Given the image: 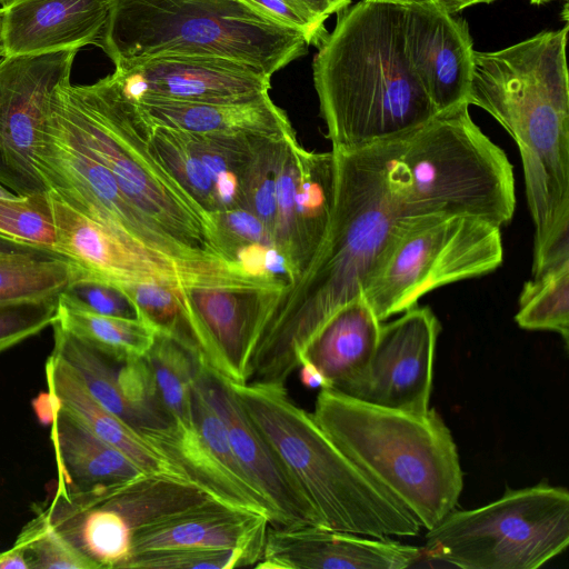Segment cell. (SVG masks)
Instances as JSON below:
<instances>
[{
  "mask_svg": "<svg viewBox=\"0 0 569 569\" xmlns=\"http://www.w3.org/2000/svg\"><path fill=\"white\" fill-rule=\"evenodd\" d=\"M331 150L336 193L327 234L293 282L259 292L247 383L286 385L326 321L362 297L365 282L399 219L386 181L390 140Z\"/></svg>",
  "mask_w": 569,
  "mask_h": 569,
  "instance_id": "6da1fadb",
  "label": "cell"
},
{
  "mask_svg": "<svg viewBox=\"0 0 569 569\" xmlns=\"http://www.w3.org/2000/svg\"><path fill=\"white\" fill-rule=\"evenodd\" d=\"M403 6L360 0L338 12L312 62L320 116L332 148L402 136L437 114L403 41Z\"/></svg>",
  "mask_w": 569,
  "mask_h": 569,
  "instance_id": "7a4b0ae2",
  "label": "cell"
},
{
  "mask_svg": "<svg viewBox=\"0 0 569 569\" xmlns=\"http://www.w3.org/2000/svg\"><path fill=\"white\" fill-rule=\"evenodd\" d=\"M52 106L114 177L126 198L194 260L227 258L210 213L153 154L151 123L109 76L90 84L59 83Z\"/></svg>",
  "mask_w": 569,
  "mask_h": 569,
  "instance_id": "3957f363",
  "label": "cell"
},
{
  "mask_svg": "<svg viewBox=\"0 0 569 569\" xmlns=\"http://www.w3.org/2000/svg\"><path fill=\"white\" fill-rule=\"evenodd\" d=\"M330 440L427 530L458 503L463 476L452 435L432 409L413 415L321 388L311 412Z\"/></svg>",
  "mask_w": 569,
  "mask_h": 569,
  "instance_id": "277c9868",
  "label": "cell"
},
{
  "mask_svg": "<svg viewBox=\"0 0 569 569\" xmlns=\"http://www.w3.org/2000/svg\"><path fill=\"white\" fill-rule=\"evenodd\" d=\"M386 181L399 219L468 216L501 228L516 209L512 164L467 103L390 139Z\"/></svg>",
  "mask_w": 569,
  "mask_h": 569,
  "instance_id": "5b68a950",
  "label": "cell"
},
{
  "mask_svg": "<svg viewBox=\"0 0 569 569\" xmlns=\"http://www.w3.org/2000/svg\"><path fill=\"white\" fill-rule=\"evenodd\" d=\"M229 383L322 527L373 538L420 533L417 518L330 440L286 385Z\"/></svg>",
  "mask_w": 569,
  "mask_h": 569,
  "instance_id": "8992f818",
  "label": "cell"
},
{
  "mask_svg": "<svg viewBox=\"0 0 569 569\" xmlns=\"http://www.w3.org/2000/svg\"><path fill=\"white\" fill-rule=\"evenodd\" d=\"M113 64L212 57L270 78L308 52L305 36L242 0H111L98 46Z\"/></svg>",
  "mask_w": 569,
  "mask_h": 569,
  "instance_id": "52a82bcc",
  "label": "cell"
},
{
  "mask_svg": "<svg viewBox=\"0 0 569 569\" xmlns=\"http://www.w3.org/2000/svg\"><path fill=\"white\" fill-rule=\"evenodd\" d=\"M568 29L473 52L468 104L503 127L526 163L551 161L569 147Z\"/></svg>",
  "mask_w": 569,
  "mask_h": 569,
  "instance_id": "ba28073f",
  "label": "cell"
},
{
  "mask_svg": "<svg viewBox=\"0 0 569 569\" xmlns=\"http://www.w3.org/2000/svg\"><path fill=\"white\" fill-rule=\"evenodd\" d=\"M503 259L501 228L468 216L400 218L362 288L382 322L431 290L487 274Z\"/></svg>",
  "mask_w": 569,
  "mask_h": 569,
  "instance_id": "9c48e42d",
  "label": "cell"
},
{
  "mask_svg": "<svg viewBox=\"0 0 569 569\" xmlns=\"http://www.w3.org/2000/svg\"><path fill=\"white\" fill-rule=\"evenodd\" d=\"M569 543V493L547 482L452 510L427 530L422 552L462 569H536Z\"/></svg>",
  "mask_w": 569,
  "mask_h": 569,
  "instance_id": "30bf717a",
  "label": "cell"
},
{
  "mask_svg": "<svg viewBox=\"0 0 569 569\" xmlns=\"http://www.w3.org/2000/svg\"><path fill=\"white\" fill-rule=\"evenodd\" d=\"M34 168L47 187L74 210L102 224L128 244L179 263L224 272H242L238 263L194 260L148 220L122 193L114 177L87 148L52 106L33 153Z\"/></svg>",
  "mask_w": 569,
  "mask_h": 569,
  "instance_id": "8fae6325",
  "label": "cell"
},
{
  "mask_svg": "<svg viewBox=\"0 0 569 569\" xmlns=\"http://www.w3.org/2000/svg\"><path fill=\"white\" fill-rule=\"evenodd\" d=\"M48 193L54 224L52 249L72 260L89 277L116 287L154 283L177 290L226 288L262 291L271 288L268 279L186 266L132 247L71 208L52 191Z\"/></svg>",
  "mask_w": 569,
  "mask_h": 569,
  "instance_id": "7c38bea8",
  "label": "cell"
},
{
  "mask_svg": "<svg viewBox=\"0 0 569 569\" xmlns=\"http://www.w3.org/2000/svg\"><path fill=\"white\" fill-rule=\"evenodd\" d=\"M211 497L193 483L158 475L78 492L68 507L71 533L93 558L121 565L141 528ZM213 499V498H212Z\"/></svg>",
  "mask_w": 569,
  "mask_h": 569,
  "instance_id": "4fadbf2b",
  "label": "cell"
},
{
  "mask_svg": "<svg viewBox=\"0 0 569 569\" xmlns=\"http://www.w3.org/2000/svg\"><path fill=\"white\" fill-rule=\"evenodd\" d=\"M78 50L0 58V184L18 194L47 192L33 153L56 87L71 79Z\"/></svg>",
  "mask_w": 569,
  "mask_h": 569,
  "instance_id": "5bb4252c",
  "label": "cell"
},
{
  "mask_svg": "<svg viewBox=\"0 0 569 569\" xmlns=\"http://www.w3.org/2000/svg\"><path fill=\"white\" fill-rule=\"evenodd\" d=\"M440 329L433 311L417 305L396 320L381 323L376 348L365 370L333 390L377 407L427 413Z\"/></svg>",
  "mask_w": 569,
  "mask_h": 569,
  "instance_id": "9a60e30c",
  "label": "cell"
},
{
  "mask_svg": "<svg viewBox=\"0 0 569 569\" xmlns=\"http://www.w3.org/2000/svg\"><path fill=\"white\" fill-rule=\"evenodd\" d=\"M110 77L133 102L229 103L268 94L271 88V78L258 69L212 57L162 56L120 63Z\"/></svg>",
  "mask_w": 569,
  "mask_h": 569,
  "instance_id": "2e32d148",
  "label": "cell"
},
{
  "mask_svg": "<svg viewBox=\"0 0 569 569\" xmlns=\"http://www.w3.org/2000/svg\"><path fill=\"white\" fill-rule=\"evenodd\" d=\"M196 385L223 421L242 471L271 508L270 526H321L316 510L253 425L229 381L199 360Z\"/></svg>",
  "mask_w": 569,
  "mask_h": 569,
  "instance_id": "e0dca14e",
  "label": "cell"
},
{
  "mask_svg": "<svg viewBox=\"0 0 569 569\" xmlns=\"http://www.w3.org/2000/svg\"><path fill=\"white\" fill-rule=\"evenodd\" d=\"M402 28L410 67L437 113L468 104L475 49L467 21L428 1L403 6Z\"/></svg>",
  "mask_w": 569,
  "mask_h": 569,
  "instance_id": "ac0fdd59",
  "label": "cell"
},
{
  "mask_svg": "<svg viewBox=\"0 0 569 569\" xmlns=\"http://www.w3.org/2000/svg\"><path fill=\"white\" fill-rule=\"evenodd\" d=\"M422 548L321 526H268L258 569H405Z\"/></svg>",
  "mask_w": 569,
  "mask_h": 569,
  "instance_id": "d6986e66",
  "label": "cell"
},
{
  "mask_svg": "<svg viewBox=\"0 0 569 569\" xmlns=\"http://www.w3.org/2000/svg\"><path fill=\"white\" fill-rule=\"evenodd\" d=\"M111 0H13L0 7L2 57L98 46Z\"/></svg>",
  "mask_w": 569,
  "mask_h": 569,
  "instance_id": "ffe728a7",
  "label": "cell"
},
{
  "mask_svg": "<svg viewBox=\"0 0 569 569\" xmlns=\"http://www.w3.org/2000/svg\"><path fill=\"white\" fill-rule=\"evenodd\" d=\"M268 526L263 516L210 498L138 530L130 558L159 549L243 547L264 539Z\"/></svg>",
  "mask_w": 569,
  "mask_h": 569,
  "instance_id": "44dd1931",
  "label": "cell"
},
{
  "mask_svg": "<svg viewBox=\"0 0 569 569\" xmlns=\"http://www.w3.org/2000/svg\"><path fill=\"white\" fill-rule=\"evenodd\" d=\"M143 438L193 483L211 498L232 508L266 517L273 513L256 487L243 476L230 470L203 442L194 425L186 427L172 421L164 428L140 432Z\"/></svg>",
  "mask_w": 569,
  "mask_h": 569,
  "instance_id": "7402d4cb",
  "label": "cell"
},
{
  "mask_svg": "<svg viewBox=\"0 0 569 569\" xmlns=\"http://www.w3.org/2000/svg\"><path fill=\"white\" fill-rule=\"evenodd\" d=\"M259 292L226 288L188 291L206 336L200 360L232 383L247 382V353Z\"/></svg>",
  "mask_w": 569,
  "mask_h": 569,
  "instance_id": "603a6c76",
  "label": "cell"
},
{
  "mask_svg": "<svg viewBox=\"0 0 569 569\" xmlns=\"http://www.w3.org/2000/svg\"><path fill=\"white\" fill-rule=\"evenodd\" d=\"M159 126L199 134L292 137L296 132L268 94L229 103H191L160 99L136 102Z\"/></svg>",
  "mask_w": 569,
  "mask_h": 569,
  "instance_id": "cb8c5ba5",
  "label": "cell"
},
{
  "mask_svg": "<svg viewBox=\"0 0 569 569\" xmlns=\"http://www.w3.org/2000/svg\"><path fill=\"white\" fill-rule=\"evenodd\" d=\"M44 376L52 406L67 411L97 437L121 450L146 473L186 480L179 469L138 430L100 405L62 359L51 353L44 366Z\"/></svg>",
  "mask_w": 569,
  "mask_h": 569,
  "instance_id": "d4e9b609",
  "label": "cell"
},
{
  "mask_svg": "<svg viewBox=\"0 0 569 569\" xmlns=\"http://www.w3.org/2000/svg\"><path fill=\"white\" fill-rule=\"evenodd\" d=\"M51 407L50 440L58 473L56 490L114 486L146 473L126 453L97 437L67 411Z\"/></svg>",
  "mask_w": 569,
  "mask_h": 569,
  "instance_id": "484cf974",
  "label": "cell"
},
{
  "mask_svg": "<svg viewBox=\"0 0 569 569\" xmlns=\"http://www.w3.org/2000/svg\"><path fill=\"white\" fill-rule=\"evenodd\" d=\"M381 323L362 297L355 299L326 321L300 361L306 359L316 367L325 380V388L337 389L365 370L376 348Z\"/></svg>",
  "mask_w": 569,
  "mask_h": 569,
  "instance_id": "4316f807",
  "label": "cell"
},
{
  "mask_svg": "<svg viewBox=\"0 0 569 569\" xmlns=\"http://www.w3.org/2000/svg\"><path fill=\"white\" fill-rule=\"evenodd\" d=\"M295 233L289 260V283L307 268L321 246L331 220L336 193L333 151L313 152L298 142Z\"/></svg>",
  "mask_w": 569,
  "mask_h": 569,
  "instance_id": "83f0119b",
  "label": "cell"
},
{
  "mask_svg": "<svg viewBox=\"0 0 569 569\" xmlns=\"http://www.w3.org/2000/svg\"><path fill=\"white\" fill-rule=\"evenodd\" d=\"M84 276L78 264L53 250L0 252V305L58 299Z\"/></svg>",
  "mask_w": 569,
  "mask_h": 569,
  "instance_id": "f1b7e54d",
  "label": "cell"
},
{
  "mask_svg": "<svg viewBox=\"0 0 569 569\" xmlns=\"http://www.w3.org/2000/svg\"><path fill=\"white\" fill-rule=\"evenodd\" d=\"M54 322L94 349L121 362L144 357L156 338L154 329L139 318L87 311L60 298Z\"/></svg>",
  "mask_w": 569,
  "mask_h": 569,
  "instance_id": "f546056e",
  "label": "cell"
},
{
  "mask_svg": "<svg viewBox=\"0 0 569 569\" xmlns=\"http://www.w3.org/2000/svg\"><path fill=\"white\" fill-rule=\"evenodd\" d=\"M144 359L172 421L193 426L192 390L199 357L171 337L156 335Z\"/></svg>",
  "mask_w": 569,
  "mask_h": 569,
  "instance_id": "4dcf8cb0",
  "label": "cell"
},
{
  "mask_svg": "<svg viewBox=\"0 0 569 569\" xmlns=\"http://www.w3.org/2000/svg\"><path fill=\"white\" fill-rule=\"evenodd\" d=\"M515 320L526 330L553 331L568 346L569 260L550 264L525 282Z\"/></svg>",
  "mask_w": 569,
  "mask_h": 569,
  "instance_id": "1f68e13d",
  "label": "cell"
},
{
  "mask_svg": "<svg viewBox=\"0 0 569 569\" xmlns=\"http://www.w3.org/2000/svg\"><path fill=\"white\" fill-rule=\"evenodd\" d=\"M292 137H260L238 173L241 207L258 217L269 230L276 213V189L286 142Z\"/></svg>",
  "mask_w": 569,
  "mask_h": 569,
  "instance_id": "d6a6232c",
  "label": "cell"
},
{
  "mask_svg": "<svg viewBox=\"0 0 569 569\" xmlns=\"http://www.w3.org/2000/svg\"><path fill=\"white\" fill-rule=\"evenodd\" d=\"M150 123L149 143L153 154L209 213L214 211L213 180L192 149L188 134Z\"/></svg>",
  "mask_w": 569,
  "mask_h": 569,
  "instance_id": "836d02e7",
  "label": "cell"
},
{
  "mask_svg": "<svg viewBox=\"0 0 569 569\" xmlns=\"http://www.w3.org/2000/svg\"><path fill=\"white\" fill-rule=\"evenodd\" d=\"M264 539L237 548H177L133 555L124 569H234L256 566Z\"/></svg>",
  "mask_w": 569,
  "mask_h": 569,
  "instance_id": "e575fe53",
  "label": "cell"
},
{
  "mask_svg": "<svg viewBox=\"0 0 569 569\" xmlns=\"http://www.w3.org/2000/svg\"><path fill=\"white\" fill-rule=\"evenodd\" d=\"M0 234L52 249L54 224L48 191L18 194L0 184Z\"/></svg>",
  "mask_w": 569,
  "mask_h": 569,
  "instance_id": "d590c367",
  "label": "cell"
},
{
  "mask_svg": "<svg viewBox=\"0 0 569 569\" xmlns=\"http://www.w3.org/2000/svg\"><path fill=\"white\" fill-rule=\"evenodd\" d=\"M13 545L26 550L31 569H96L37 510Z\"/></svg>",
  "mask_w": 569,
  "mask_h": 569,
  "instance_id": "8d00e7d4",
  "label": "cell"
},
{
  "mask_svg": "<svg viewBox=\"0 0 569 569\" xmlns=\"http://www.w3.org/2000/svg\"><path fill=\"white\" fill-rule=\"evenodd\" d=\"M297 138L286 142L276 189V213L272 228L273 247L286 258L288 269L293 246L298 166L295 153Z\"/></svg>",
  "mask_w": 569,
  "mask_h": 569,
  "instance_id": "74e56055",
  "label": "cell"
},
{
  "mask_svg": "<svg viewBox=\"0 0 569 569\" xmlns=\"http://www.w3.org/2000/svg\"><path fill=\"white\" fill-rule=\"evenodd\" d=\"M58 299L0 305V353L53 325Z\"/></svg>",
  "mask_w": 569,
  "mask_h": 569,
  "instance_id": "f35d334b",
  "label": "cell"
},
{
  "mask_svg": "<svg viewBox=\"0 0 569 569\" xmlns=\"http://www.w3.org/2000/svg\"><path fill=\"white\" fill-rule=\"evenodd\" d=\"M186 133L192 149L213 181L223 171H233L238 174L249 159L256 140L260 138Z\"/></svg>",
  "mask_w": 569,
  "mask_h": 569,
  "instance_id": "ab89813d",
  "label": "cell"
},
{
  "mask_svg": "<svg viewBox=\"0 0 569 569\" xmlns=\"http://www.w3.org/2000/svg\"><path fill=\"white\" fill-rule=\"evenodd\" d=\"M59 298L87 311L138 318L134 305L118 287L89 276L73 280Z\"/></svg>",
  "mask_w": 569,
  "mask_h": 569,
  "instance_id": "60d3db41",
  "label": "cell"
},
{
  "mask_svg": "<svg viewBox=\"0 0 569 569\" xmlns=\"http://www.w3.org/2000/svg\"><path fill=\"white\" fill-rule=\"evenodd\" d=\"M221 247L231 261L236 252L247 244L273 247L272 238L263 222L243 207L218 209L210 212Z\"/></svg>",
  "mask_w": 569,
  "mask_h": 569,
  "instance_id": "b9f144b4",
  "label": "cell"
},
{
  "mask_svg": "<svg viewBox=\"0 0 569 569\" xmlns=\"http://www.w3.org/2000/svg\"><path fill=\"white\" fill-rule=\"evenodd\" d=\"M271 20L301 32L309 46L317 48L328 36L325 23L319 22L297 0H242Z\"/></svg>",
  "mask_w": 569,
  "mask_h": 569,
  "instance_id": "7bdbcfd3",
  "label": "cell"
},
{
  "mask_svg": "<svg viewBox=\"0 0 569 569\" xmlns=\"http://www.w3.org/2000/svg\"><path fill=\"white\" fill-rule=\"evenodd\" d=\"M268 248L269 247L259 243L241 247L236 252V261L240 264L243 271L251 277L262 279H279L271 277L267 272L266 258Z\"/></svg>",
  "mask_w": 569,
  "mask_h": 569,
  "instance_id": "ee69618b",
  "label": "cell"
},
{
  "mask_svg": "<svg viewBox=\"0 0 569 569\" xmlns=\"http://www.w3.org/2000/svg\"><path fill=\"white\" fill-rule=\"evenodd\" d=\"M216 210L241 207L238 174L233 171L219 173L213 181Z\"/></svg>",
  "mask_w": 569,
  "mask_h": 569,
  "instance_id": "f6af8a7d",
  "label": "cell"
},
{
  "mask_svg": "<svg viewBox=\"0 0 569 569\" xmlns=\"http://www.w3.org/2000/svg\"><path fill=\"white\" fill-rule=\"evenodd\" d=\"M319 22L325 23L332 13H338L350 4L351 0H297Z\"/></svg>",
  "mask_w": 569,
  "mask_h": 569,
  "instance_id": "bcb514c9",
  "label": "cell"
},
{
  "mask_svg": "<svg viewBox=\"0 0 569 569\" xmlns=\"http://www.w3.org/2000/svg\"><path fill=\"white\" fill-rule=\"evenodd\" d=\"M0 569H31L26 550L12 545L11 548L0 551Z\"/></svg>",
  "mask_w": 569,
  "mask_h": 569,
  "instance_id": "7dc6e473",
  "label": "cell"
},
{
  "mask_svg": "<svg viewBox=\"0 0 569 569\" xmlns=\"http://www.w3.org/2000/svg\"><path fill=\"white\" fill-rule=\"evenodd\" d=\"M52 250L51 248L38 246L21 240L8 238L0 234V252H40ZM54 251V250H53Z\"/></svg>",
  "mask_w": 569,
  "mask_h": 569,
  "instance_id": "c3c4849f",
  "label": "cell"
},
{
  "mask_svg": "<svg viewBox=\"0 0 569 569\" xmlns=\"http://www.w3.org/2000/svg\"><path fill=\"white\" fill-rule=\"evenodd\" d=\"M299 369L302 385L309 388H325L326 383L322 376L310 361L301 360Z\"/></svg>",
  "mask_w": 569,
  "mask_h": 569,
  "instance_id": "681fc988",
  "label": "cell"
},
{
  "mask_svg": "<svg viewBox=\"0 0 569 569\" xmlns=\"http://www.w3.org/2000/svg\"><path fill=\"white\" fill-rule=\"evenodd\" d=\"M447 12L455 14L462 11L463 9L478 4V3H491L495 0H433Z\"/></svg>",
  "mask_w": 569,
  "mask_h": 569,
  "instance_id": "f907efd6",
  "label": "cell"
},
{
  "mask_svg": "<svg viewBox=\"0 0 569 569\" xmlns=\"http://www.w3.org/2000/svg\"><path fill=\"white\" fill-rule=\"evenodd\" d=\"M367 1H378V2L399 4V6H408V4H412V3H421V2H428V1H433V0H367Z\"/></svg>",
  "mask_w": 569,
  "mask_h": 569,
  "instance_id": "816d5d0a",
  "label": "cell"
},
{
  "mask_svg": "<svg viewBox=\"0 0 569 569\" xmlns=\"http://www.w3.org/2000/svg\"><path fill=\"white\" fill-rule=\"evenodd\" d=\"M551 1H555V0H530V2L532 4H543V3L551 2Z\"/></svg>",
  "mask_w": 569,
  "mask_h": 569,
  "instance_id": "f5cc1de1",
  "label": "cell"
},
{
  "mask_svg": "<svg viewBox=\"0 0 569 569\" xmlns=\"http://www.w3.org/2000/svg\"><path fill=\"white\" fill-rule=\"evenodd\" d=\"M11 1H13V0H0V7L6 4V3H9Z\"/></svg>",
  "mask_w": 569,
  "mask_h": 569,
  "instance_id": "db71d44e",
  "label": "cell"
},
{
  "mask_svg": "<svg viewBox=\"0 0 569 569\" xmlns=\"http://www.w3.org/2000/svg\"><path fill=\"white\" fill-rule=\"evenodd\" d=\"M0 57H1V51H0Z\"/></svg>",
  "mask_w": 569,
  "mask_h": 569,
  "instance_id": "11a10c76",
  "label": "cell"
}]
</instances>
